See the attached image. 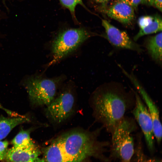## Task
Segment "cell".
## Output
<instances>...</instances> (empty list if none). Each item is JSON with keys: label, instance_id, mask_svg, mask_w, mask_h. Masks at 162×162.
Wrapping results in <instances>:
<instances>
[{"label": "cell", "instance_id": "cell-14", "mask_svg": "<svg viewBox=\"0 0 162 162\" xmlns=\"http://www.w3.org/2000/svg\"><path fill=\"white\" fill-rule=\"evenodd\" d=\"M29 121L23 116L11 118L0 117V141L7 136L15 127Z\"/></svg>", "mask_w": 162, "mask_h": 162}, {"label": "cell", "instance_id": "cell-4", "mask_svg": "<svg viewBox=\"0 0 162 162\" xmlns=\"http://www.w3.org/2000/svg\"><path fill=\"white\" fill-rule=\"evenodd\" d=\"M64 78L63 75L48 78L39 75L27 79L24 84L31 103L37 106L48 105L57 95Z\"/></svg>", "mask_w": 162, "mask_h": 162}, {"label": "cell", "instance_id": "cell-21", "mask_svg": "<svg viewBox=\"0 0 162 162\" xmlns=\"http://www.w3.org/2000/svg\"><path fill=\"white\" fill-rule=\"evenodd\" d=\"M28 162H45V160L43 159H41L38 157H37L30 160Z\"/></svg>", "mask_w": 162, "mask_h": 162}, {"label": "cell", "instance_id": "cell-22", "mask_svg": "<svg viewBox=\"0 0 162 162\" xmlns=\"http://www.w3.org/2000/svg\"><path fill=\"white\" fill-rule=\"evenodd\" d=\"M98 3L100 4H105L110 0H95Z\"/></svg>", "mask_w": 162, "mask_h": 162}, {"label": "cell", "instance_id": "cell-5", "mask_svg": "<svg viewBox=\"0 0 162 162\" xmlns=\"http://www.w3.org/2000/svg\"><path fill=\"white\" fill-rule=\"evenodd\" d=\"M137 128L135 120L125 116L111 134L112 153L122 162H131L135 150L132 134Z\"/></svg>", "mask_w": 162, "mask_h": 162}, {"label": "cell", "instance_id": "cell-7", "mask_svg": "<svg viewBox=\"0 0 162 162\" xmlns=\"http://www.w3.org/2000/svg\"><path fill=\"white\" fill-rule=\"evenodd\" d=\"M134 91L135 101L132 113L141 129L148 150L152 153L154 150L152 120L139 94Z\"/></svg>", "mask_w": 162, "mask_h": 162}, {"label": "cell", "instance_id": "cell-19", "mask_svg": "<svg viewBox=\"0 0 162 162\" xmlns=\"http://www.w3.org/2000/svg\"><path fill=\"white\" fill-rule=\"evenodd\" d=\"M153 5L162 12V0H154Z\"/></svg>", "mask_w": 162, "mask_h": 162}, {"label": "cell", "instance_id": "cell-24", "mask_svg": "<svg viewBox=\"0 0 162 162\" xmlns=\"http://www.w3.org/2000/svg\"><path fill=\"white\" fill-rule=\"evenodd\" d=\"M148 160V162H161V161L157 159H151Z\"/></svg>", "mask_w": 162, "mask_h": 162}, {"label": "cell", "instance_id": "cell-9", "mask_svg": "<svg viewBox=\"0 0 162 162\" xmlns=\"http://www.w3.org/2000/svg\"><path fill=\"white\" fill-rule=\"evenodd\" d=\"M102 25L105 30L106 38L112 45L117 48L138 52L142 51L125 32L120 30L105 20H102Z\"/></svg>", "mask_w": 162, "mask_h": 162}, {"label": "cell", "instance_id": "cell-17", "mask_svg": "<svg viewBox=\"0 0 162 162\" xmlns=\"http://www.w3.org/2000/svg\"><path fill=\"white\" fill-rule=\"evenodd\" d=\"M118 1L126 3L134 9L137 8L141 2V0H118Z\"/></svg>", "mask_w": 162, "mask_h": 162}, {"label": "cell", "instance_id": "cell-16", "mask_svg": "<svg viewBox=\"0 0 162 162\" xmlns=\"http://www.w3.org/2000/svg\"><path fill=\"white\" fill-rule=\"evenodd\" d=\"M61 4L64 8L68 9L71 14L75 17V10L78 4H80L85 7L82 0H59Z\"/></svg>", "mask_w": 162, "mask_h": 162}, {"label": "cell", "instance_id": "cell-10", "mask_svg": "<svg viewBox=\"0 0 162 162\" xmlns=\"http://www.w3.org/2000/svg\"><path fill=\"white\" fill-rule=\"evenodd\" d=\"M40 151L32 140L7 150L4 159L6 162H28L38 157Z\"/></svg>", "mask_w": 162, "mask_h": 162}, {"label": "cell", "instance_id": "cell-2", "mask_svg": "<svg viewBox=\"0 0 162 162\" xmlns=\"http://www.w3.org/2000/svg\"><path fill=\"white\" fill-rule=\"evenodd\" d=\"M134 92V91H133ZM135 97L121 84L111 82L103 84L93 93L91 99L93 114L111 134L134 106Z\"/></svg>", "mask_w": 162, "mask_h": 162}, {"label": "cell", "instance_id": "cell-25", "mask_svg": "<svg viewBox=\"0 0 162 162\" xmlns=\"http://www.w3.org/2000/svg\"><path fill=\"white\" fill-rule=\"evenodd\" d=\"M5 155L0 153V161L4 159Z\"/></svg>", "mask_w": 162, "mask_h": 162}, {"label": "cell", "instance_id": "cell-11", "mask_svg": "<svg viewBox=\"0 0 162 162\" xmlns=\"http://www.w3.org/2000/svg\"><path fill=\"white\" fill-rule=\"evenodd\" d=\"M104 11L109 17L124 24L130 23L135 18L134 9L119 1L104 9Z\"/></svg>", "mask_w": 162, "mask_h": 162}, {"label": "cell", "instance_id": "cell-8", "mask_svg": "<svg viewBox=\"0 0 162 162\" xmlns=\"http://www.w3.org/2000/svg\"><path fill=\"white\" fill-rule=\"evenodd\" d=\"M123 72L130 80L145 103L151 116L153 123L154 137L158 144H160L162 136V126L158 109L151 97L137 79L132 74L128 73L121 67Z\"/></svg>", "mask_w": 162, "mask_h": 162}, {"label": "cell", "instance_id": "cell-3", "mask_svg": "<svg viewBox=\"0 0 162 162\" xmlns=\"http://www.w3.org/2000/svg\"><path fill=\"white\" fill-rule=\"evenodd\" d=\"M93 34L83 28H68L60 31L52 41V58L48 67L57 63L73 52Z\"/></svg>", "mask_w": 162, "mask_h": 162}, {"label": "cell", "instance_id": "cell-23", "mask_svg": "<svg viewBox=\"0 0 162 162\" xmlns=\"http://www.w3.org/2000/svg\"><path fill=\"white\" fill-rule=\"evenodd\" d=\"M0 108H1L2 109L4 110L5 112H6L8 114H9L10 113V110H9L6 109H5V108H4L0 104Z\"/></svg>", "mask_w": 162, "mask_h": 162}, {"label": "cell", "instance_id": "cell-26", "mask_svg": "<svg viewBox=\"0 0 162 162\" xmlns=\"http://www.w3.org/2000/svg\"><path fill=\"white\" fill-rule=\"evenodd\" d=\"M2 1H3V2L4 3V5H6V2H5V1H6V0H2Z\"/></svg>", "mask_w": 162, "mask_h": 162}, {"label": "cell", "instance_id": "cell-20", "mask_svg": "<svg viewBox=\"0 0 162 162\" xmlns=\"http://www.w3.org/2000/svg\"><path fill=\"white\" fill-rule=\"evenodd\" d=\"M154 0H141V3L149 5H153Z\"/></svg>", "mask_w": 162, "mask_h": 162}, {"label": "cell", "instance_id": "cell-18", "mask_svg": "<svg viewBox=\"0 0 162 162\" xmlns=\"http://www.w3.org/2000/svg\"><path fill=\"white\" fill-rule=\"evenodd\" d=\"M8 145V141H0V153L6 155L7 151V148Z\"/></svg>", "mask_w": 162, "mask_h": 162}, {"label": "cell", "instance_id": "cell-12", "mask_svg": "<svg viewBox=\"0 0 162 162\" xmlns=\"http://www.w3.org/2000/svg\"><path fill=\"white\" fill-rule=\"evenodd\" d=\"M138 22L140 29L134 38L135 41L145 35L162 31V19L159 16H142L139 18Z\"/></svg>", "mask_w": 162, "mask_h": 162}, {"label": "cell", "instance_id": "cell-1", "mask_svg": "<svg viewBox=\"0 0 162 162\" xmlns=\"http://www.w3.org/2000/svg\"><path fill=\"white\" fill-rule=\"evenodd\" d=\"M100 128L93 131L75 128L52 139L44 150L46 162H82L88 157L103 153L110 145L98 140Z\"/></svg>", "mask_w": 162, "mask_h": 162}, {"label": "cell", "instance_id": "cell-15", "mask_svg": "<svg viewBox=\"0 0 162 162\" xmlns=\"http://www.w3.org/2000/svg\"><path fill=\"white\" fill-rule=\"evenodd\" d=\"M30 131L28 130H21L13 140V146H18L31 140Z\"/></svg>", "mask_w": 162, "mask_h": 162}, {"label": "cell", "instance_id": "cell-6", "mask_svg": "<svg viewBox=\"0 0 162 162\" xmlns=\"http://www.w3.org/2000/svg\"><path fill=\"white\" fill-rule=\"evenodd\" d=\"M67 84L45 109L46 114L52 122L59 124L68 119L73 114L75 105L73 87Z\"/></svg>", "mask_w": 162, "mask_h": 162}, {"label": "cell", "instance_id": "cell-13", "mask_svg": "<svg viewBox=\"0 0 162 162\" xmlns=\"http://www.w3.org/2000/svg\"><path fill=\"white\" fill-rule=\"evenodd\" d=\"M162 32L149 37L146 41L145 45L148 53L152 59L156 62H162Z\"/></svg>", "mask_w": 162, "mask_h": 162}]
</instances>
